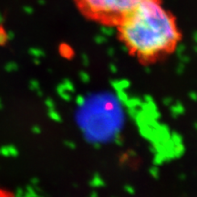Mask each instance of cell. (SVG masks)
<instances>
[{"label": "cell", "instance_id": "obj_1", "mask_svg": "<svg viewBox=\"0 0 197 197\" xmlns=\"http://www.w3.org/2000/svg\"><path fill=\"white\" fill-rule=\"evenodd\" d=\"M129 53L142 64H153L173 53L181 40L174 17L161 0H143L115 26Z\"/></svg>", "mask_w": 197, "mask_h": 197}, {"label": "cell", "instance_id": "obj_2", "mask_svg": "<svg viewBox=\"0 0 197 197\" xmlns=\"http://www.w3.org/2000/svg\"><path fill=\"white\" fill-rule=\"evenodd\" d=\"M143 0H74L80 13L102 25L116 26L132 8Z\"/></svg>", "mask_w": 197, "mask_h": 197}, {"label": "cell", "instance_id": "obj_3", "mask_svg": "<svg viewBox=\"0 0 197 197\" xmlns=\"http://www.w3.org/2000/svg\"><path fill=\"white\" fill-rule=\"evenodd\" d=\"M0 197H15L13 194L7 192V191H4V190H0Z\"/></svg>", "mask_w": 197, "mask_h": 197}]
</instances>
